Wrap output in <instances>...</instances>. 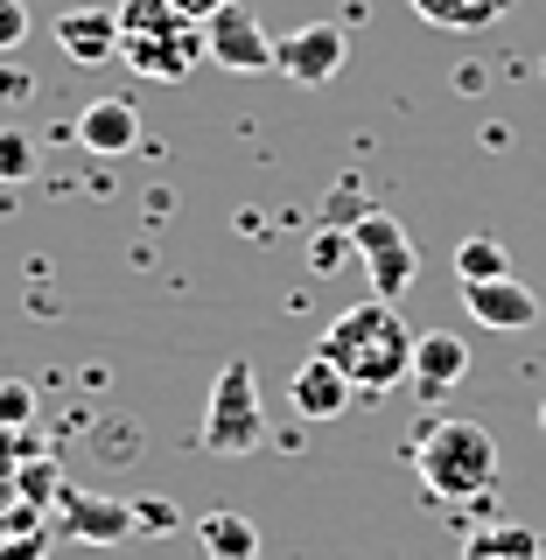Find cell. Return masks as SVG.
<instances>
[{
  "instance_id": "cell-1",
  "label": "cell",
  "mask_w": 546,
  "mask_h": 560,
  "mask_svg": "<svg viewBox=\"0 0 546 560\" xmlns=\"http://www.w3.org/2000/svg\"><path fill=\"white\" fill-rule=\"evenodd\" d=\"M414 343H420V329H407L399 302H385V294L344 308L337 323L315 337V350H323V358L358 385V399H372V393H385V385L407 378L414 372Z\"/></svg>"
},
{
  "instance_id": "cell-2",
  "label": "cell",
  "mask_w": 546,
  "mask_h": 560,
  "mask_svg": "<svg viewBox=\"0 0 546 560\" xmlns=\"http://www.w3.org/2000/svg\"><path fill=\"white\" fill-rule=\"evenodd\" d=\"M407 463L434 504H477L498 483V442H490L484 420H463V413L420 420L407 442Z\"/></svg>"
},
{
  "instance_id": "cell-3",
  "label": "cell",
  "mask_w": 546,
  "mask_h": 560,
  "mask_svg": "<svg viewBox=\"0 0 546 560\" xmlns=\"http://www.w3.org/2000/svg\"><path fill=\"white\" fill-rule=\"evenodd\" d=\"M204 57V22L175 14V0H119V63L148 84H183Z\"/></svg>"
},
{
  "instance_id": "cell-4",
  "label": "cell",
  "mask_w": 546,
  "mask_h": 560,
  "mask_svg": "<svg viewBox=\"0 0 546 560\" xmlns=\"http://www.w3.org/2000/svg\"><path fill=\"white\" fill-rule=\"evenodd\" d=\"M204 455H253L259 442H267V407H259V372L245 358H232L218 378H210L204 393Z\"/></svg>"
},
{
  "instance_id": "cell-5",
  "label": "cell",
  "mask_w": 546,
  "mask_h": 560,
  "mask_svg": "<svg viewBox=\"0 0 546 560\" xmlns=\"http://www.w3.org/2000/svg\"><path fill=\"white\" fill-rule=\"evenodd\" d=\"M350 253H358L364 273H372V294H385V302H407V294H414L420 253H414L407 224H399L393 210H364V218L350 224Z\"/></svg>"
},
{
  "instance_id": "cell-6",
  "label": "cell",
  "mask_w": 546,
  "mask_h": 560,
  "mask_svg": "<svg viewBox=\"0 0 546 560\" xmlns=\"http://www.w3.org/2000/svg\"><path fill=\"white\" fill-rule=\"evenodd\" d=\"M274 35L253 22V8H224V14H210L204 22V57L218 63V70H232V78H253V70H274Z\"/></svg>"
},
{
  "instance_id": "cell-7",
  "label": "cell",
  "mask_w": 546,
  "mask_h": 560,
  "mask_svg": "<svg viewBox=\"0 0 546 560\" xmlns=\"http://www.w3.org/2000/svg\"><path fill=\"white\" fill-rule=\"evenodd\" d=\"M344 63H350V28L344 22H309V28L280 35V49H274V70L288 84H329Z\"/></svg>"
},
{
  "instance_id": "cell-8",
  "label": "cell",
  "mask_w": 546,
  "mask_h": 560,
  "mask_svg": "<svg viewBox=\"0 0 546 560\" xmlns=\"http://www.w3.org/2000/svg\"><path fill=\"white\" fill-rule=\"evenodd\" d=\"M463 308H469V323L498 329V337H525V329L539 323V294L525 288L519 273H504V280H463Z\"/></svg>"
},
{
  "instance_id": "cell-9",
  "label": "cell",
  "mask_w": 546,
  "mask_h": 560,
  "mask_svg": "<svg viewBox=\"0 0 546 560\" xmlns=\"http://www.w3.org/2000/svg\"><path fill=\"white\" fill-rule=\"evenodd\" d=\"M57 49L78 70H105L119 63V8H105V0H84V8H63L57 14Z\"/></svg>"
},
{
  "instance_id": "cell-10",
  "label": "cell",
  "mask_w": 546,
  "mask_h": 560,
  "mask_svg": "<svg viewBox=\"0 0 546 560\" xmlns=\"http://www.w3.org/2000/svg\"><path fill=\"white\" fill-rule=\"evenodd\" d=\"M463 372H469V337H455V329H420L414 372H407V385H414L420 407H434L442 393H455V385H463Z\"/></svg>"
},
{
  "instance_id": "cell-11",
  "label": "cell",
  "mask_w": 546,
  "mask_h": 560,
  "mask_svg": "<svg viewBox=\"0 0 546 560\" xmlns=\"http://www.w3.org/2000/svg\"><path fill=\"white\" fill-rule=\"evenodd\" d=\"M78 148L84 154H98V162H113V154H127L133 140H140V105L133 98H92V105H78Z\"/></svg>"
},
{
  "instance_id": "cell-12",
  "label": "cell",
  "mask_w": 546,
  "mask_h": 560,
  "mask_svg": "<svg viewBox=\"0 0 546 560\" xmlns=\"http://www.w3.org/2000/svg\"><path fill=\"white\" fill-rule=\"evenodd\" d=\"M288 399H294V413H302V420H344V407L358 399V385H350V378L337 372V364H329L323 350H315L302 372H294Z\"/></svg>"
},
{
  "instance_id": "cell-13",
  "label": "cell",
  "mask_w": 546,
  "mask_h": 560,
  "mask_svg": "<svg viewBox=\"0 0 546 560\" xmlns=\"http://www.w3.org/2000/svg\"><path fill=\"white\" fill-rule=\"evenodd\" d=\"M49 504H63V533L92 539V547H105V539H127V533H133V504L92 498V490H57Z\"/></svg>"
},
{
  "instance_id": "cell-14",
  "label": "cell",
  "mask_w": 546,
  "mask_h": 560,
  "mask_svg": "<svg viewBox=\"0 0 546 560\" xmlns=\"http://www.w3.org/2000/svg\"><path fill=\"white\" fill-rule=\"evenodd\" d=\"M197 547H204V560H259V525L224 504V512L197 518Z\"/></svg>"
},
{
  "instance_id": "cell-15",
  "label": "cell",
  "mask_w": 546,
  "mask_h": 560,
  "mask_svg": "<svg viewBox=\"0 0 546 560\" xmlns=\"http://www.w3.org/2000/svg\"><path fill=\"white\" fill-rule=\"evenodd\" d=\"M455 560H546V539L525 525H477Z\"/></svg>"
},
{
  "instance_id": "cell-16",
  "label": "cell",
  "mask_w": 546,
  "mask_h": 560,
  "mask_svg": "<svg viewBox=\"0 0 546 560\" xmlns=\"http://www.w3.org/2000/svg\"><path fill=\"white\" fill-rule=\"evenodd\" d=\"M519 0H414V14L420 22H434V28H490V22H504Z\"/></svg>"
},
{
  "instance_id": "cell-17",
  "label": "cell",
  "mask_w": 546,
  "mask_h": 560,
  "mask_svg": "<svg viewBox=\"0 0 546 560\" xmlns=\"http://www.w3.org/2000/svg\"><path fill=\"white\" fill-rule=\"evenodd\" d=\"M512 273V245L490 238V232H469L455 245V280H504Z\"/></svg>"
},
{
  "instance_id": "cell-18",
  "label": "cell",
  "mask_w": 546,
  "mask_h": 560,
  "mask_svg": "<svg viewBox=\"0 0 546 560\" xmlns=\"http://www.w3.org/2000/svg\"><path fill=\"white\" fill-rule=\"evenodd\" d=\"M28 413H35V393L22 378H0V428H28Z\"/></svg>"
},
{
  "instance_id": "cell-19",
  "label": "cell",
  "mask_w": 546,
  "mask_h": 560,
  "mask_svg": "<svg viewBox=\"0 0 546 560\" xmlns=\"http://www.w3.org/2000/svg\"><path fill=\"white\" fill-rule=\"evenodd\" d=\"M28 43V0H0V57Z\"/></svg>"
},
{
  "instance_id": "cell-20",
  "label": "cell",
  "mask_w": 546,
  "mask_h": 560,
  "mask_svg": "<svg viewBox=\"0 0 546 560\" xmlns=\"http://www.w3.org/2000/svg\"><path fill=\"white\" fill-rule=\"evenodd\" d=\"M35 162V148H28V133H0V183H22Z\"/></svg>"
},
{
  "instance_id": "cell-21",
  "label": "cell",
  "mask_w": 546,
  "mask_h": 560,
  "mask_svg": "<svg viewBox=\"0 0 546 560\" xmlns=\"http://www.w3.org/2000/svg\"><path fill=\"white\" fill-rule=\"evenodd\" d=\"M175 512H169V498H133V533H169Z\"/></svg>"
},
{
  "instance_id": "cell-22",
  "label": "cell",
  "mask_w": 546,
  "mask_h": 560,
  "mask_svg": "<svg viewBox=\"0 0 546 560\" xmlns=\"http://www.w3.org/2000/svg\"><path fill=\"white\" fill-rule=\"evenodd\" d=\"M344 245H350V232H337V224H329V232L309 245V267H315V273H329V267L344 259Z\"/></svg>"
},
{
  "instance_id": "cell-23",
  "label": "cell",
  "mask_w": 546,
  "mask_h": 560,
  "mask_svg": "<svg viewBox=\"0 0 546 560\" xmlns=\"http://www.w3.org/2000/svg\"><path fill=\"white\" fill-rule=\"evenodd\" d=\"M28 92H35L28 70H22V63H0V105H22Z\"/></svg>"
},
{
  "instance_id": "cell-24",
  "label": "cell",
  "mask_w": 546,
  "mask_h": 560,
  "mask_svg": "<svg viewBox=\"0 0 546 560\" xmlns=\"http://www.w3.org/2000/svg\"><path fill=\"white\" fill-rule=\"evenodd\" d=\"M0 560H43V533H14V539H0Z\"/></svg>"
},
{
  "instance_id": "cell-25",
  "label": "cell",
  "mask_w": 546,
  "mask_h": 560,
  "mask_svg": "<svg viewBox=\"0 0 546 560\" xmlns=\"http://www.w3.org/2000/svg\"><path fill=\"white\" fill-rule=\"evenodd\" d=\"M239 8V0H175V14H189V22H210V14Z\"/></svg>"
},
{
  "instance_id": "cell-26",
  "label": "cell",
  "mask_w": 546,
  "mask_h": 560,
  "mask_svg": "<svg viewBox=\"0 0 546 560\" xmlns=\"http://www.w3.org/2000/svg\"><path fill=\"white\" fill-rule=\"evenodd\" d=\"M539 434H546V399H539Z\"/></svg>"
},
{
  "instance_id": "cell-27",
  "label": "cell",
  "mask_w": 546,
  "mask_h": 560,
  "mask_svg": "<svg viewBox=\"0 0 546 560\" xmlns=\"http://www.w3.org/2000/svg\"><path fill=\"white\" fill-rule=\"evenodd\" d=\"M539 78H546V57H539Z\"/></svg>"
}]
</instances>
